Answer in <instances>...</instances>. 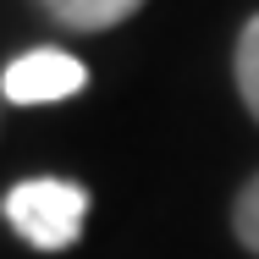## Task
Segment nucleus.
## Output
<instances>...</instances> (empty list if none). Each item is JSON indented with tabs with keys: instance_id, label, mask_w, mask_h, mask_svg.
<instances>
[{
	"instance_id": "1",
	"label": "nucleus",
	"mask_w": 259,
	"mask_h": 259,
	"mask_svg": "<svg viewBox=\"0 0 259 259\" xmlns=\"http://www.w3.org/2000/svg\"><path fill=\"white\" fill-rule=\"evenodd\" d=\"M0 215L11 221V232L39 248V254H61L83 237V221H89V188L72 182V177H28V182H11Z\"/></svg>"
},
{
	"instance_id": "2",
	"label": "nucleus",
	"mask_w": 259,
	"mask_h": 259,
	"mask_svg": "<svg viewBox=\"0 0 259 259\" xmlns=\"http://www.w3.org/2000/svg\"><path fill=\"white\" fill-rule=\"evenodd\" d=\"M89 89V66L77 55L55 50V45H39V50L17 55L6 72H0V94L11 105H55V100H72Z\"/></svg>"
},
{
	"instance_id": "3",
	"label": "nucleus",
	"mask_w": 259,
	"mask_h": 259,
	"mask_svg": "<svg viewBox=\"0 0 259 259\" xmlns=\"http://www.w3.org/2000/svg\"><path fill=\"white\" fill-rule=\"evenodd\" d=\"M39 6L50 11L61 28H72V33H105V28L127 22L144 0H39Z\"/></svg>"
},
{
	"instance_id": "4",
	"label": "nucleus",
	"mask_w": 259,
	"mask_h": 259,
	"mask_svg": "<svg viewBox=\"0 0 259 259\" xmlns=\"http://www.w3.org/2000/svg\"><path fill=\"white\" fill-rule=\"evenodd\" d=\"M237 94L259 121V17H248L243 39H237Z\"/></svg>"
},
{
	"instance_id": "5",
	"label": "nucleus",
	"mask_w": 259,
	"mask_h": 259,
	"mask_svg": "<svg viewBox=\"0 0 259 259\" xmlns=\"http://www.w3.org/2000/svg\"><path fill=\"white\" fill-rule=\"evenodd\" d=\"M232 221H237L243 248H254V254H259V177L243 188V193H237V215H232Z\"/></svg>"
}]
</instances>
